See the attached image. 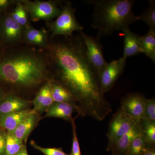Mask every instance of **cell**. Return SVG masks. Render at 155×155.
Returning <instances> with one entry per match:
<instances>
[{
  "instance_id": "obj_5",
  "label": "cell",
  "mask_w": 155,
  "mask_h": 155,
  "mask_svg": "<svg viewBox=\"0 0 155 155\" xmlns=\"http://www.w3.org/2000/svg\"><path fill=\"white\" fill-rule=\"evenodd\" d=\"M139 122L126 115L120 107L114 114L109 125L107 150L111 151L116 142Z\"/></svg>"
},
{
  "instance_id": "obj_6",
  "label": "cell",
  "mask_w": 155,
  "mask_h": 155,
  "mask_svg": "<svg viewBox=\"0 0 155 155\" xmlns=\"http://www.w3.org/2000/svg\"><path fill=\"white\" fill-rule=\"evenodd\" d=\"M22 2L31 19L34 21L51 20L58 17L62 11V10L52 2L23 1Z\"/></svg>"
},
{
  "instance_id": "obj_29",
  "label": "cell",
  "mask_w": 155,
  "mask_h": 155,
  "mask_svg": "<svg viewBox=\"0 0 155 155\" xmlns=\"http://www.w3.org/2000/svg\"><path fill=\"white\" fill-rule=\"evenodd\" d=\"M7 134L5 130L0 129V155H5Z\"/></svg>"
},
{
  "instance_id": "obj_25",
  "label": "cell",
  "mask_w": 155,
  "mask_h": 155,
  "mask_svg": "<svg viewBox=\"0 0 155 155\" xmlns=\"http://www.w3.org/2000/svg\"><path fill=\"white\" fill-rule=\"evenodd\" d=\"M139 17V20L146 23L149 27V29L155 30V1H150L148 8Z\"/></svg>"
},
{
  "instance_id": "obj_33",
  "label": "cell",
  "mask_w": 155,
  "mask_h": 155,
  "mask_svg": "<svg viewBox=\"0 0 155 155\" xmlns=\"http://www.w3.org/2000/svg\"><path fill=\"white\" fill-rule=\"evenodd\" d=\"M5 93L3 92L0 89V101L5 97Z\"/></svg>"
},
{
  "instance_id": "obj_2",
  "label": "cell",
  "mask_w": 155,
  "mask_h": 155,
  "mask_svg": "<svg viewBox=\"0 0 155 155\" xmlns=\"http://www.w3.org/2000/svg\"><path fill=\"white\" fill-rule=\"evenodd\" d=\"M93 6L91 26L98 31L96 37L100 39L114 31L129 28L130 24L139 20L134 14L135 1L132 0H88Z\"/></svg>"
},
{
  "instance_id": "obj_30",
  "label": "cell",
  "mask_w": 155,
  "mask_h": 155,
  "mask_svg": "<svg viewBox=\"0 0 155 155\" xmlns=\"http://www.w3.org/2000/svg\"><path fill=\"white\" fill-rule=\"evenodd\" d=\"M13 3V1L8 0H0V9L5 8Z\"/></svg>"
},
{
  "instance_id": "obj_20",
  "label": "cell",
  "mask_w": 155,
  "mask_h": 155,
  "mask_svg": "<svg viewBox=\"0 0 155 155\" xmlns=\"http://www.w3.org/2000/svg\"><path fill=\"white\" fill-rule=\"evenodd\" d=\"M140 51L155 64V30L149 29L147 33L140 37Z\"/></svg>"
},
{
  "instance_id": "obj_15",
  "label": "cell",
  "mask_w": 155,
  "mask_h": 155,
  "mask_svg": "<svg viewBox=\"0 0 155 155\" xmlns=\"http://www.w3.org/2000/svg\"><path fill=\"white\" fill-rule=\"evenodd\" d=\"M33 110L27 109L0 116V127L8 132L12 133L24 119L32 113Z\"/></svg>"
},
{
  "instance_id": "obj_22",
  "label": "cell",
  "mask_w": 155,
  "mask_h": 155,
  "mask_svg": "<svg viewBox=\"0 0 155 155\" xmlns=\"http://www.w3.org/2000/svg\"><path fill=\"white\" fill-rule=\"evenodd\" d=\"M25 146L24 142L13 134L7 132L5 155H16Z\"/></svg>"
},
{
  "instance_id": "obj_16",
  "label": "cell",
  "mask_w": 155,
  "mask_h": 155,
  "mask_svg": "<svg viewBox=\"0 0 155 155\" xmlns=\"http://www.w3.org/2000/svg\"><path fill=\"white\" fill-rule=\"evenodd\" d=\"M39 120L38 114L33 110L11 133L18 139L26 142L28 136L36 126Z\"/></svg>"
},
{
  "instance_id": "obj_4",
  "label": "cell",
  "mask_w": 155,
  "mask_h": 155,
  "mask_svg": "<svg viewBox=\"0 0 155 155\" xmlns=\"http://www.w3.org/2000/svg\"><path fill=\"white\" fill-rule=\"evenodd\" d=\"M75 12L71 2L66 3L57 19L50 23V29L53 36H71L74 31H81L83 27L76 20Z\"/></svg>"
},
{
  "instance_id": "obj_31",
  "label": "cell",
  "mask_w": 155,
  "mask_h": 155,
  "mask_svg": "<svg viewBox=\"0 0 155 155\" xmlns=\"http://www.w3.org/2000/svg\"><path fill=\"white\" fill-rule=\"evenodd\" d=\"M142 155H155V147L148 149Z\"/></svg>"
},
{
  "instance_id": "obj_8",
  "label": "cell",
  "mask_w": 155,
  "mask_h": 155,
  "mask_svg": "<svg viewBox=\"0 0 155 155\" xmlns=\"http://www.w3.org/2000/svg\"><path fill=\"white\" fill-rule=\"evenodd\" d=\"M86 48L87 53L91 63L94 67L99 75L107 63L104 58L103 47L100 39L96 37L89 36L80 31Z\"/></svg>"
},
{
  "instance_id": "obj_10",
  "label": "cell",
  "mask_w": 155,
  "mask_h": 155,
  "mask_svg": "<svg viewBox=\"0 0 155 155\" xmlns=\"http://www.w3.org/2000/svg\"><path fill=\"white\" fill-rule=\"evenodd\" d=\"M30 102L15 94L5 95L0 101V116L27 110Z\"/></svg>"
},
{
  "instance_id": "obj_7",
  "label": "cell",
  "mask_w": 155,
  "mask_h": 155,
  "mask_svg": "<svg viewBox=\"0 0 155 155\" xmlns=\"http://www.w3.org/2000/svg\"><path fill=\"white\" fill-rule=\"evenodd\" d=\"M127 59L122 57L117 60L107 63L99 74L100 86L104 94L112 89L122 75L126 65Z\"/></svg>"
},
{
  "instance_id": "obj_17",
  "label": "cell",
  "mask_w": 155,
  "mask_h": 155,
  "mask_svg": "<svg viewBox=\"0 0 155 155\" xmlns=\"http://www.w3.org/2000/svg\"><path fill=\"white\" fill-rule=\"evenodd\" d=\"M124 48L122 57L127 59L128 57L140 53V36L130 31L129 28L123 31Z\"/></svg>"
},
{
  "instance_id": "obj_18",
  "label": "cell",
  "mask_w": 155,
  "mask_h": 155,
  "mask_svg": "<svg viewBox=\"0 0 155 155\" xmlns=\"http://www.w3.org/2000/svg\"><path fill=\"white\" fill-rule=\"evenodd\" d=\"M22 31L23 37L26 42L39 46L45 47L47 45L46 31L37 29L28 25Z\"/></svg>"
},
{
  "instance_id": "obj_1",
  "label": "cell",
  "mask_w": 155,
  "mask_h": 155,
  "mask_svg": "<svg viewBox=\"0 0 155 155\" xmlns=\"http://www.w3.org/2000/svg\"><path fill=\"white\" fill-rule=\"evenodd\" d=\"M65 37L51 47L58 82L78 103L79 115L102 121L113 110L101 89L99 75L90 61L82 36Z\"/></svg>"
},
{
  "instance_id": "obj_9",
  "label": "cell",
  "mask_w": 155,
  "mask_h": 155,
  "mask_svg": "<svg viewBox=\"0 0 155 155\" xmlns=\"http://www.w3.org/2000/svg\"><path fill=\"white\" fill-rule=\"evenodd\" d=\"M146 99L139 94H129L122 99L120 107L127 116L140 121L143 118Z\"/></svg>"
},
{
  "instance_id": "obj_27",
  "label": "cell",
  "mask_w": 155,
  "mask_h": 155,
  "mask_svg": "<svg viewBox=\"0 0 155 155\" xmlns=\"http://www.w3.org/2000/svg\"><path fill=\"white\" fill-rule=\"evenodd\" d=\"M30 144L35 149L39 151L45 155H69L66 153L61 148H44L36 144L34 141H31Z\"/></svg>"
},
{
  "instance_id": "obj_11",
  "label": "cell",
  "mask_w": 155,
  "mask_h": 155,
  "mask_svg": "<svg viewBox=\"0 0 155 155\" xmlns=\"http://www.w3.org/2000/svg\"><path fill=\"white\" fill-rule=\"evenodd\" d=\"M140 134L141 128L139 122L116 142L111 150L112 155H127L131 142Z\"/></svg>"
},
{
  "instance_id": "obj_13",
  "label": "cell",
  "mask_w": 155,
  "mask_h": 155,
  "mask_svg": "<svg viewBox=\"0 0 155 155\" xmlns=\"http://www.w3.org/2000/svg\"><path fill=\"white\" fill-rule=\"evenodd\" d=\"M50 82L46 83L40 89L32 101L33 110L35 113H43L48 110L54 104Z\"/></svg>"
},
{
  "instance_id": "obj_28",
  "label": "cell",
  "mask_w": 155,
  "mask_h": 155,
  "mask_svg": "<svg viewBox=\"0 0 155 155\" xmlns=\"http://www.w3.org/2000/svg\"><path fill=\"white\" fill-rule=\"evenodd\" d=\"M72 126V133H73V138H72V150L69 155H81V153L80 146L76 133V127L75 124V120L73 119L71 122Z\"/></svg>"
},
{
  "instance_id": "obj_24",
  "label": "cell",
  "mask_w": 155,
  "mask_h": 155,
  "mask_svg": "<svg viewBox=\"0 0 155 155\" xmlns=\"http://www.w3.org/2000/svg\"><path fill=\"white\" fill-rule=\"evenodd\" d=\"M11 17L23 28L28 26V13L22 2H18Z\"/></svg>"
},
{
  "instance_id": "obj_19",
  "label": "cell",
  "mask_w": 155,
  "mask_h": 155,
  "mask_svg": "<svg viewBox=\"0 0 155 155\" xmlns=\"http://www.w3.org/2000/svg\"><path fill=\"white\" fill-rule=\"evenodd\" d=\"M50 86L54 103L68 102L77 105L72 94L61 84L58 81H50Z\"/></svg>"
},
{
  "instance_id": "obj_14",
  "label": "cell",
  "mask_w": 155,
  "mask_h": 155,
  "mask_svg": "<svg viewBox=\"0 0 155 155\" xmlns=\"http://www.w3.org/2000/svg\"><path fill=\"white\" fill-rule=\"evenodd\" d=\"M23 28L11 16H8L2 23V35L6 41L15 42L21 38Z\"/></svg>"
},
{
  "instance_id": "obj_12",
  "label": "cell",
  "mask_w": 155,
  "mask_h": 155,
  "mask_svg": "<svg viewBox=\"0 0 155 155\" xmlns=\"http://www.w3.org/2000/svg\"><path fill=\"white\" fill-rule=\"evenodd\" d=\"M78 113L77 106L75 104L68 102L54 103L46 111V117L61 118L71 122L74 111Z\"/></svg>"
},
{
  "instance_id": "obj_3",
  "label": "cell",
  "mask_w": 155,
  "mask_h": 155,
  "mask_svg": "<svg viewBox=\"0 0 155 155\" xmlns=\"http://www.w3.org/2000/svg\"><path fill=\"white\" fill-rule=\"evenodd\" d=\"M46 65L38 57L21 54L0 61V80L21 87L39 84L44 79Z\"/></svg>"
},
{
  "instance_id": "obj_21",
  "label": "cell",
  "mask_w": 155,
  "mask_h": 155,
  "mask_svg": "<svg viewBox=\"0 0 155 155\" xmlns=\"http://www.w3.org/2000/svg\"><path fill=\"white\" fill-rule=\"evenodd\" d=\"M141 134L144 136L150 147L154 148L155 144V122H150L147 119L140 120Z\"/></svg>"
},
{
  "instance_id": "obj_26",
  "label": "cell",
  "mask_w": 155,
  "mask_h": 155,
  "mask_svg": "<svg viewBox=\"0 0 155 155\" xmlns=\"http://www.w3.org/2000/svg\"><path fill=\"white\" fill-rule=\"evenodd\" d=\"M143 119L150 122H155V100L154 98L146 99Z\"/></svg>"
},
{
  "instance_id": "obj_32",
  "label": "cell",
  "mask_w": 155,
  "mask_h": 155,
  "mask_svg": "<svg viewBox=\"0 0 155 155\" xmlns=\"http://www.w3.org/2000/svg\"><path fill=\"white\" fill-rule=\"evenodd\" d=\"M16 155H28L26 146H25L23 147L22 149Z\"/></svg>"
},
{
  "instance_id": "obj_23",
  "label": "cell",
  "mask_w": 155,
  "mask_h": 155,
  "mask_svg": "<svg viewBox=\"0 0 155 155\" xmlns=\"http://www.w3.org/2000/svg\"><path fill=\"white\" fill-rule=\"evenodd\" d=\"M150 148L144 136L140 134L136 137L131 142L127 155H142Z\"/></svg>"
}]
</instances>
